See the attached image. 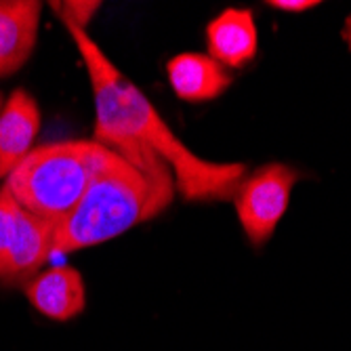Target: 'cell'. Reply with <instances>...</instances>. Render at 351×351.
Here are the masks:
<instances>
[{"mask_svg": "<svg viewBox=\"0 0 351 351\" xmlns=\"http://www.w3.org/2000/svg\"><path fill=\"white\" fill-rule=\"evenodd\" d=\"M343 38H345L347 47L351 49V15L345 19V25H343Z\"/></svg>", "mask_w": 351, "mask_h": 351, "instance_id": "15", "label": "cell"}, {"mask_svg": "<svg viewBox=\"0 0 351 351\" xmlns=\"http://www.w3.org/2000/svg\"><path fill=\"white\" fill-rule=\"evenodd\" d=\"M206 49L223 68L240 70L259 49L257 25L250 9H226L206 25Z\"/></svg>", "mask_w": 351, "mask_h": 351, "instance_id": "9", "label": "cell"}, {"mask_svg": "<svg viewBox=\"0 0 351 351\" xmlns=\"http://www.w3.org/2000/svg\"><path fill=\"white\" fill-rule=\"evenodd\" d=\"M25 297L43 315L57 322H68L82 313L86 305V286L78 269L57 265L29 278Z\"/></svg>", "mask_w": 351, "mask_h": 351, "instance_id": "6", "label": "cell"}, {"mask_svg": "<svg viewBox=\"0 0 351 351\" xmlns=\"http://www.w3.org/2000/svg\"><path fill=\"white\" fill-rule=\"evenodd\" d=\"M101 3L97 0H66V3H51L53 13L59 17V21L66 25L68 29H84L93 21V17L97 15Z\"/></svg>", "mask_w": 351, "mask_h": 351, "instance_id": "12", "label": "cell"}, {"mask_svg": "<svg viewBox=\"0 0 351 351\" xmlns=\"http://www.w3.org/2000/svg\"><path fill=\"white\" fill-rule=\"evenodd\" d=\"M299 179L297 169L282 162H269L244 175L234 194V204L250 244L263 246L274 236Z\"/></svg>", "mask_w": 351, "mask_h": 351, "instance_id": "5", "label": "cell"}, {"mask_svg": "<svg viewBox=\"0 0 351 351\" xmlns=\"http://www.w3.org/2000/svg\"><path fill=\"white\" fill-rule=\"evenodd\" d=\"M53 223L21 208L9 254L0 271V282L13 284L34 278V274L53 257Z\"/></svg>", "mask_w": 351, "mask_h": 351, "instance_id": "10", "label": "cell"}, {"mask_svg": "<svg viewBox=\"0 0 351 351\" xmlns=\"http://www.w3.org/2000/svg\"><path fill=\"white\" fill-rule=\"evenodd\" d=\"M3 106H5V104H3V95H0V110H3Z\"/></svg>", "mask_w": 351, "mask_h": 351, "instance_id": "16", "label": "cell"}, {"mask_svg": "<svg viewBox=\"0 0 351 351\" xmlns=\"http://www.w3.org/2000/svg\"><path fill=\"white\" fill-rule=\"evenodd\" d=\"M317 5H320L317 0H271V3H267V7H271V9L289 11V13H303Z\"/></svg>", "mask_w": 351, "mask_h": 351, "instance_id": "14", "label": "cell"}, {"mask_svg": "<svg viewBox=\"0 0 351 351\" xmlns=\"http://www.w3.org/2000/svg\"><path fill=\"white\" fill-rule=\"evenodd\" d=\"M162 210L152 183L108 149L78 206L55 226L53 257L104 244Z\"/></svg>", "mask_w": 351, "mask_h": 351, "instance_id": "1", "label": "cell"}, {"mask_svg": "<svg viewBox=\"0 0 351 351\" xmlns=\"http://www.w3.org/2000/svg\"><path fill=\"white\" fill-rule=\"evenodd\" d=\"M108 147L97 141H59L32 149L5 179L15 202L53 226L80 202Z\"/></svg>", "mask_w": 351, "mask_h": 351, "instance_id": "2", "label": "cell"}, {"mask_svg": "<svg viewBox=\"0 0 351 351\" xmlns=\"http://www.w3.org/2000/svg\"><path fill=\"white\" fill-rule=\"evenodd\" d=\"M76 43L95 99V141L116 152L126 162L133 165L154 187V194L167 208L175 194V177L171 169L145 143L137 141L124 124V106L120 95L122 72L108 59V55L93 43L88 32L68 29Z\"/></svg>", "mask_w": 351, "mask_h": 351, "instance_id": "4", "label": "cell"}, {"mask_svg": "<svg viewBox=\"0 0 351 351\" xmlns=\"http://www.w3.org/2000/svg\"><path fill=\"white\" fill-rule=\"evenodd\" d=\"M40 131V110L36 99L25 88L13 90L0 110V179L34 149Z\"/></svg>", "mask_w": 351, "mask_h": 351, "instance_id": "8", "label": "cell"}, {"mask_svg": "<svg viewBox=\"0 0 351 351\" xmlns=\"http://www.w3.org/2000/svg\"><path fill=\"white\" fill-rule=\"evenodd\" d=\"M19 215H21V206L3 187L0 189V271H3L5 259L9 254V248H11L15 230H17Z\"/></svg>", "mask_w": 351, "mask_h": 351, "instance_id": "13", "label": "cell"}, {"mask_svg": "<svg viewBox=\"0 0 351 351\" xmlns=\"http://www.w3.org/2000/svg\"><path fill=\"white\" fill-rule=\"evenodd\" d=\"M43 3L0 0V78L17 74L36 47Z\"/></svg>", "mask_w": 351, "mask_h": 351, "instance_id": "7", "label": "cell"}, {"mask_svg": "<svg viewBox=\"0 0 351 351\" xmlns=\"http://www.w3.org/2000/svg\"><path fill=\"white\" fill-rule=\"evenodd\" d=\"M120 95L126 129L171 169L185 200L210 202L234 198L240 181L246 175L244 165L208 162L198 158L194 152H189L169 129V124L158 114V110L147 101L141 88L135 86L124 74L120 76Z\"/></svg>", "mask_w": 351, "mask_h": 351, "instance_id": "3", "label": "cell"}, {"mask_svg": "<svg viewBox=\"0 0 351 351\" xmlns=\"http://www.w3.org/2000/svg\"><path fill=\"white\" fill-rule=\"evenodd\" d=\"M167 74L177 97L189 104L217 99L234 80L228 68L202 53L175 55L167 63Z\"/></svg>", "mask_w": 351, "mask_h": 351, "instance_id": "11", "label": "cell"}]
</instances>
